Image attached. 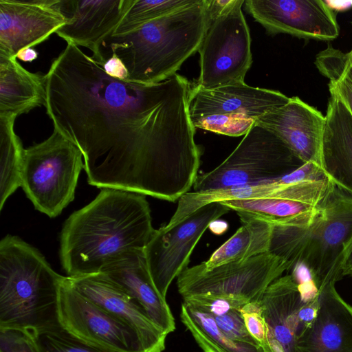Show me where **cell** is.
<instances>
[{
    "instance_id": "cb8c5ba5",
    "label": "cell",
    "mask_w": 352,
    "mask_h": 352,
    "mask_svg": "<svg viewBox=\"0 0 352 352\" xmlns=\"http://www.w3.org/2000/svg\"><path fill=\"white\" fill-rule=\"evenodd\" d=\"M242 223L235 233L203 262L207 269L242 262L270 252L273 225L265 220L237 213Z\"/></svg>"
},
{
    "instance_id": "4316f807",
    "label": "cell",
    "mask_w": 352,
    "mask_h": 352,
    "mask_svg": "<svg viewBox=\"0 0 352 352\" xmlns=\"http://www.w3.org/2000/svg\"><path fill=\"white\" fill-rule=\"evenodd\" d=\"M183 300L210 314L218 327L228 336L239 341L258 344L245 327L240 311L243 305L240 303L208 296H193Z\"/></svg>"
},
{
    "instance_id": "f1b7e54d",
    "label": "cell",
    "mask_w": 352,
    "mask_h": 352,
    "mask_svg": "<svg viewBox=\"0 0 352 352\" xmlns=\"http://www.w3.org/2000/svg\"><path fill=\"white\" fill-rule=\"evenodd\" d=\"M31 333L39 352H122L81 339L61 325Z\"/></svg>"
},
{
    "instance_id": "30bf717a",
    "label": "cell",
    "mask_w": 352,
    "mask_h": 352,
    "mask_svg": "<svg viewBox=\"0 0 352 352\" xmlns=\"http://www.w3.org/2000/svg\"><path fill=\"white\" fill-rule=\"evenodd\" d=\"M243 0H229L210 19L201 43L196 86L212 89L243 83L251 67V38L242 12Z\"/></svg>"
},
{
    "instance_id": "f546056e",
    "label": "cell",
    "mask_w": 352,
    "mask_h": 352,
    "mask_svg": "<svg viewBox=\"0 0 352 352\" xmlns=\"http://www.w3.org/2000/svg\"><path fill=\"white\" fill-rule=\"evenodd\" d=\"M240 311L249 333L265 352H270L267 324L259 300L244 305Z\"/></svg>"
},
{
    "instance_id": "484cf974",
    "label": "cell",
    "mask_w": 352,
    "mask_h": 352,
    "mask_svg": "<svg viewBox=\"0 0 352 352\" xmlns=\"http://www.w3.org/2000/svg\"><path fill=\"white\" fill-rule=\"evenodd\" d=\"M17 116L0 113V209L19 187L25 149L14 129Z\"/></svg>"
},
{
    "instance_id": "ba28073f",
    "label": "cell",
    "mask_w": 352,
    "mask_h": 352,
    "mask_svg": "<svg viewBox=\"0 0 352 352\" xmlns=\"http://www.w3.org/2000/svg\"><path fill=\"white\" fill-rule=\"evenodd\" d=\"M291 268L289 262L270 252L212 269L202 262L183 270L177 286L183 299L216 297L244 305L260 300L268 286Z\"/></svg>"
},
{
    "instance_id": "277c9868",
    "label": "cell",
    "mask_w": 352,
    "mask_h": 352,
    "mask_svg": "<svg viewBox=\"0 0 352 352\" xmlns=\"http://www.w3.org/2000/svg\"><path fill=\"white\" fill-rule=\"evenodd\" d=\"M270 252L303 265L320 294L336 285L352 257V195L331 182L309 223L273 225Z\"/></svg>"
},
{
    "instance_id": "9c48e42d",
    "label": "cell",
    "mask_w": 352,
    "mask_h": 352,
    "mask_svg": "<svg viewBox=\"0 0 352 352\" xmlns=\"http://www.w3.org/2000/svg\"><path fill=\"white\" fill-rule=\"evenodd\" d=\"M302 164L278 137L255 124L219 165L198 175L193 191L204 192L273 179Z\"/></svg>"
},
{
    "instance_id": "4fadbf2b",
    "label": "cell",
    "mask_w": 352,
    "mask_h": 352,
    "mask_svg": "<svg viewBox=\"0 0 352 352\" xmlns=\"http://www.w3.org/2000/svg\"><path fill=\"white\" fill-rule=\"evenodd\" d=\"M247 12L270 34L331 41L340 32L333 10L322 0H247Z\"/></svg>"
},
{
    "instance_id": "d6986e66",
    "label": "cell",
    "mask_w": 352,
    "mask_h": 352,
    "mask_svg": "<svg viewBox=\"0 0 352 352\" xmlns=\"http://www.w3.org/2000/svg\"><path fill=\"white\" fill-rule=\"evenodd\" d=\"M100 273L130 296L166 333L175 331V318L153 282L144 249L124 253L103 267Z\"/></svg>"
},
{
    "instance_id": "5b68a950",
    "label": "cell",
    "mask_w": 352,
    "mask_h": 352,
    "mask_svg": "<svg viewBox=\"0 0 352 352\" xmlns=\"http://www.w3.org/2000/svg\"><path fill=\"white\" fill-rule=\"evenodd\" d=\"M64 276L17 236L0 241V329L31 332L60 326L59 290Z\"/></svg>"
},
{
    "instance_id": "ffe728a7",
    "label": "cell",
    "mask_w": 352,
    "mask_h": 352,
    "mask_svg": "<svg viewBox=\"0 0 352 352\" xmlns=\"http://www.w3.org/2000/svg\"><path fill=\"white\" fill-rule=\"evenodd\" d=\"M302 300L293 276H281L272 283L259 302L268 332L270 352H298L300 336L298 312Z\"/></svg>"
},
{
    "instance_id": "52a82bcc",
    "label": "cell",
    "mask_w": 352,
    "mask_h": 352,
    "mask_svg": "<svg viewBox=\"0 0 352 352\" xmlns=\"http://www.w3.org/2000/svg\"><path fill=\"white\" fill-rule=\"evenodd\" d=\"M283 93L238 83L206 89L190 87L188 112L195 129L232 137L244 135L259 118L285 104Z\"/></svg>"
},
{
    "instance_id": "d6a6232c",
    "label": "cell",
    "mask_w": 352,
    "mask_h": 352,
    "mask_svg": "<svg viewBox=\"0 0 352 352\" xmlns=\"http://www.w3.org/2000/svg\"><path fill=\"white\" fill-rule=\"evenodd\" d=\"M102 67L105 73L109 76L120 80L127 81V69L120 58L116 55L111 54L107 57Z\"/></svg>"
},
{
    "instance_id": "e575fe53",
    "label": "cell",
    "mask_w": 352,
    "mask_h": 352,
    "mask_svg": "<svg viewBox=\"0 0 352 352\" xmlns=\"http://www.w3.org/2000/svg\"><path fill=\"white\" fill-rule=\"evenodd\" d=\"M352 276V257L349 262L348 265H346V267L344 271V276Z\"/></svg>"
},
{
    "instance_id": "7c38bea8",
    "label": "cell",
    "mask_w": 352,
    "mask_h": 352,
    "mask_svg": "<svg viewBox=\"0 0 352 352\" xmlns=\"http://www.w3.org/2000/svg\"><path fill=\"white\" fill-rule=\"evenodd\" d=\"M61 326L76 336L122 352H145L138 332L79 293L64 276L60 287Z\"/></svg>"
},
{
    "instance_id": "8992f818",
    "label": "cell",
    "mask_w": 352,
    "mask_h": 352,
    "mask_svg": "<svg viewBox=\"0 0 352 352\" xmlns=\"http://www.w3.org/2000/svg\"><path fill=\"white\" fill-rule=\"evenodd\" d=\"M82 159L80 148L54 129L25 149L21 186L36 210L54 218L74 200Z\"/></svg>"
},
{
    "instance_id": "d4e9b609",
    "label": "cell",
    "mask_w": 352,
    "mask_h": 352,
    "mask_svg": "<svg viewBox=\"0 0 352 352\" xmlns=\"http://www.w3.org/2000/svg\"><path fill=\"white\" fill-rule=\"evenodd\" d=\"M180 318L204 352H265L258 344L228 336L210 314L185 301L181 306Z\"/></svg>"
},
{
    "instance_id": "44dd1931",
    "label": "cell",
    "mask_w": 352,
    "mask_h": 352,
    "mask_svg": "<svg viewBox=\"0 0 352 352\" xmlns=\"http://www.w3.org/2000/svg\"><path fill=\"white\" fill-rule=\"evenodd\" d=\"M298 352H352V306L336 285L320 294V307L311 326L299 338Z\"/></svg>"
},
{
    "instance_id": "6da1fadb",
    "label": "cell",
    "mask_w": 352,
    "mask_h": 352,
    "mask_svg": "<svg viewBox=\"0 0 352 352\" xmlns=\"http://www.w3.org/2000/svg\"><path fill=\"white\" fill-rule=\"evenodd\" d=\"M44 79L46 113L81 151L89 185L170 202L193 187L202 150L185 77L152 85L120 80L67 43Z\"/></svg>"
},
{
    "instance_id": "8fae6325",
    "label": "cell",
    "mask_w": 352,
    "mask_h": 352,
    "mask_svg": "<svg viewBox=\"0 0 352 352\" xmlns=\"http://www.w3.org/2000/svg\"><path fill=\"white\" fill-rule=\"evenodd\" d=\"M231 210L221 202L205 205L170 228L154 230L144 249L148 269L166 298L173 280L188 267L191 254L210 224Z\"/></svg>"
},
{
    "instance_id": "7402d4cb",
    "label": "cell",
    "mask_w": 352,
    "mask_h": 352,
    "mask_svg": "<svg viewBox=\"0 0 352 352\" xmlns=\"http://www.w3.org/2000/svg\"><path fill=\"white\" fill-rule=\"evenodd\" d=\"M330 94L320 166L333 184L352 195V113L338 95Z\"/></svg>"
},
{
    "instance_id": "2e32d148",
    "label": "cell",
    "mask_w": 352,
    "mask_h": 352,
    "mask_svg": "<svg viewBox=\"0 0 352 352\" xmlns=\"http://www.w3.org/2000/svg\"><path fill=\"white\" fill-rule=\"evenodd\" d=\"M131 0H60L67 23L56 34L67 43L92 52L91 57L102 66L104 58L101 46L112 35Z\"/></svg>"
},
{
    "instance_id": "ac0fdd59",
    "label": "cell",
    "mask_w": 352,
    "mask_h": 352,
    "mask_svg": "<svg viewBox=\"0 0 352 352\" xmlns=\"http://www.w3.org/2000/svg\"><path fill=\"white\" fill-rule=\"evenodd\" d=\"M82 295L135 329L145 352H162L168 336L124 290L102 273L67 276Z\"/></svg>"
},
{
    "instance_id": "1f68e13d",
    "label": "cell",
    "mask_w": 352,
    "mask_h": 352,
    "mask_svg": "<svg viewBox=\"0 0 352 352\" xmlns=\"http://www.w3.org/2000/svg\"><path fill=\"white\" fill-rule=\"evenodd\" d=\"M329 89L339 96L352 113V50L342 71L329 80Z\"/></svg>"
},
{
    "instance_id": "3957f363",
    "label": "cell",
    "mask_w": 352,
    "mask_h": 352,
    "mask_svg": "<svg viewBox=\"0 0 352 352\" xmlns=\"http://www.w3.org/2000/svg\"><path fill=\"white\" fill-rule=\"evenodd\" d=\"M209 0H197L139 29L111 35L102 43L105 59L122 61L129 82L152 85L174 74L199 48L211 19Z\"/></svg>"
},
{
    "instance_id": "83f0119b",
    "label": "cell",
    "mask_w": 352,
    "mask_h": 352,
    "mask_svg": "<svg viewBox=\"0 0 352 352\" xmlns=\"http://www.w3.org/2000/svg\"><path fill=\"white\" fill-rule=\"evenodd\" d=\"M197 1L131 0L128 9L112 35H122L135 31L151 21L192 5Z\"/></svg>"
},
{
    "instance_id": "836d02e7",
    "label": "cell",
    "mask_w": 352,
    "mask_h": 352,
    "mask_svg": "<svg viewBox=\"0 0 352 352\" xmlns=\"http://www.w3.org/2000/svg\"><path fill=\"white\" fill-rule=\"evenodd\" d=\"M16 58L23 62H32L38 58V52L32 47H26L20 50Z\"/></svg>"
},
{
    "instance_id": "4dcf8cb0",
    "label": "cell",
    "mask_w": 352,
    "mask_h": 352,
    "mask_svg": "<svg viewBox=\"0 0 352 352\" xmlns=\"http://www.w3.org/2000/svg\"><path fill=\"white\" fill-rule=\"evenodd\" d=\"M0 352H39L30 331L0 329Z\"/></svg>"
},
{
    "instance_id": "7a4b0ae2",
    "label": "cell",
    "mask_w": 352,
    "mask_h": 352,
    "mask_svg": "<svg viewBox=\"0 0 352 352\" xmlns=\"http://www.w3.org/2000/svg\"><path fill=\"white\" fill-rule=\"evenodd\" d=\"M154 230L146 195L102 188L63 224L59 251L63 268L67 276L100 273L124 253L144 249Z\"/></svg>"
},
{
    "instance_id": "5bb4252c",
    "label": "cell",
    "mask_w": 352,
    "mask_h": 352,
    "mask_svg": "<svg viewBox=\"0 0 352 352\" xmlns=\"http://www.w3.org/2000/svg\"><path fill=\"white\" fill-rule=\"evenodd\" d=\"M67 22L60 0H0V56L16 58L20 50L45 41Z\"/></svg>"
},
{
    "instance_id": "9a60e30c",
    "label": "cell",
    "mask_w": 352,
    "mask_h": 352,
    "mask_svg": "<svg viewBox=\"0 0 352 352\" xmlns=\"http://www.w3.org/2000/svg\"><path fill=\"white\" fill-rule=\"evenodd\" d=\"M331 182L327 177L309 179L290 184L270 197L221 203L236 213L273 225L304 226L312 220Z\"/></svg>"
},
{
    "instance_id": "e0dca14e",
    "label": "cell",
    "mask_w": 352,
    "mask_h": 352,
    "mask_svg": "<svg viewBox=\"0 0 352 352\" xmlns=\"http://www.w3.org/2000/svg\"><path fill=\"white\" fill-rule=\"evenodd\" d=\"M326 117L298 97L266 113L256 124L278 137L302 163L320 165Z\"/></svg>"
},
{
    "instance_id": "603a6c76",
    "label": "cell",
    "mask_w": 352,
    "mask_h": 352,
    "mask_svg": "<svg viewBox=\"0 0 352 352\" xmlns=\"http://www.w3.org/2000/svg\"><path fill=\"white\" fill-rule=\"evenodd\" d=\"M44 76L25 69L14 57L0 56V113L19 116L45 104Z\"/></svg>"
}]
</instances>
